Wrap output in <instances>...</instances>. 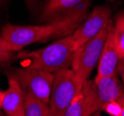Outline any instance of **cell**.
<instances>
[{
    "mask_svg": "<svg viewBox=\"0 0 124 116\" xmlns=\"http://www.w3.org/2000/svg\"><path fill=\"white\" fill-rule=\"evenodd\" d=\"M89 4L90 0L61 20L45 25L6 24L0 33L1 44L7 51L16 53L34 42L70 35L87 17Z\"/></svg>",
    "mask_w": 124,
    "mask_h": 116,
    "instance_id": "obj_1",
    "label": "cell"
},
{
    "mask_svg": "<svg viewBox=\"0 0 124 116\" xmlns=\"http://www.w3.org/2000/svg\"><path fill=\"white\" fill-rule=\"evenodd\" d=\"M74 53L72 36L70 34L39 50L21 51L16 57L22 61V66L55 74L57 71L71 66Z\"/></svg>",
    "mask_w": 124,
    "mask_h": 116,
    "instance_id": "obj_2",
    "label": "cell"
},
{
    "mask_svg": "<svg viewBox=\"0 0 124 116\" xmlns=\"http://www.w3.org/2000/svg\"><path fill=\"white\" fill-rule=\"evenodd\" d=\"M83 85V83L78 78L71 67L56 72L48 103L50 116H64Z\"/></svg>",
    "mask_w": 124,
    "mask_h": 116,
    "instance_id": "obj_3",
    "label": "cell"
},
{
    "mask_svg": "<svg viewBox=\"0 0 124 116\" xmlns=\"http://www.w3.org/2000/svg\"><path fill=\"white\" fill-rule=\"evenodd\" d=\"M112 24L113 22L110 21L108 25L97 35L86 41L75 51L70 67L83 83L88 80L93 70L98 65L105 42Z\"/></svg>",
    "mask_w": 124,
    "mask_h": 116,
    "instance_id": "obj_4",
    "label": "cell"
},
{
    "mask_svg": "<svg viewBox=\"0 0 124 116\" xmlns=\"http://www.w3.org/2000/svg\"><path fill=\"white\" fill-rule=\"evenodd\" d=\"M6 74L18 81L25 95H31L46 104L49 103L54 81L53 73L22 66L21 68L9 69Z\"/></svg>",
    "mask_w": 124,
    "mask_h": 116,
    "instance_id": "obj_5",
    "label": "cell"
},
{
    "mask_svg": "<svg viewBox=\"0 0 124 116\" xmlns=\"http://www.w3.org/2000/svg\"><path fill=\"white\" fill-rule=\"evenodd\" d=\"M112 8L108 5H101L94 7L91 14L71 33L75 51L86 41L96 36L111 21Z\"/></svg>",
    "mask_w": 124,
    "mask_h": 116,
    "instance_id": "obj_6",
    "label": "cell"
},
{
    "mask_svg": "<svg viewBox=\"0 0 124 116\" xmlns=\"http://www.w3.org/2000/svg\"><path fill=\"white\" fill-rule=\"evenodd\" d=\"M119 61V55L114 40V29L112 24L97 65V74L94 78L117 75Z\"/></svg>",
    "mask_w": 124,
    "mask_h": 116,
    "instance_id": "obj_7",
    "label": "cell"
},
{
    "mask_svg": "<svg viewBox=\"0 0 124 116\" xmlns=\"http://www.w3.org/2000/svg\"><path fill=\"white\" fill-rule=\"evenodd\" d=\"M7 76L8 88L5 90L2 109L8 116H25V93L13 76Z\"/></svg>",
    "mask_w": 124,
    "mask_h": 116,
    "instance_id": "obj_8",
    "label": "cell"
},
{
    "mask_svg": "<svg viewBox=\"0 0 124 116\" xmlns=\"http://www.w3.org/2000/svg\"><path fill=\"white\" fill-rule=\"evenodd\" d=\"M93 80L100 111L102 110L104 105L119 100L123 95L124 87L119 80L118 74L100 78H94Z\"/></svg>",
    "mask_w": 124,
    "mask_h": 116,
    "instance_id": "obj_9",
    "label": "cell"
},
{
    "mask_svg": "<svg viewBox=\"0 0 124 116\" xmlns=\"http://www.w3.org/2000/svg\"><path fill=\"white\" fill-rule=\"evenodd\" d=\"M88 0H47L41 13V20L53 22L70 15Z\"/></svg>",
    "mask_w": 124,
    "mask_h": 116,
    "instance_id": "obj_10",
    "label": "cell"
},
{
    "mask_svg": "<svg viewBox=\"0 0 124 116\" xmlns=\"http://www.w3.org/2000/svg\"><path fill=\"white\" fill-rule=\"evenodd\" d=\"M64 116H91L87 100L83 89H81L72 100Z\"/></svg>",
    "mask_w": 124,
    "mask_h": 116,
    "instance_id": "obj_11",
    "label": "cell"
},
{
    "mask_svg": "<svg viewBox=\"0 0 124 116\" xmlns=\"http://www.w3.org/2000/svg\"><path fill=\"white\" fill-rule=\"evenodd\" d=\"M25 116H50L49 106L31 95H25Z\"/></svg>",
    "mask_w": 124,
    "mask_h": 116,
    "instance_id": "obj_12",
    "label": "cell"
},
{
    "mask_svg": "<svg viewBox=\"0 0 124 116\" xmlns=\"http://www.w3.org/2000/svg\"><path fill=\"white\" fill-rule=\"evenodd\" d=\"M114 40L119 52V59L124 58V11L119 12L113 22Z\"/></svg>",
    "mask_w": 124,
    "mask_h": 116,
    "instance_id": "obj_13",
    "label": "cell"
},
{
    "mask_svg": "<svg viewBox=\"0 0 124 116\" xmlns=\"http://www.w3.org/2000/svg\"><path fill=\"white\" fill-rule=\"evenodd\" d=\"M101 111H106L110 116H119L121 112V106L118 101H114L104 105Z\"/></svg>",
    "mask_w": 124,
    "mask_h": 116,
    "instance_id": "obj_14",
    "label": "cell"
},
{
    "mask_svg": "<svg viewBox=\"0 0 124 116\" xmlns=\"http://www.w3.org/2000/svg\"><path fill=\"white\" fill-rule=\"evenodd\" d=\"M14 57H15V53L4 49L0 41V66H4L6 64L9 63L11 60L14 59Z\"/></svg>",
    "mask_w": 124,
    "mask_h": 116,
    "instance_id": "obj_15",
    "label": "cell"
},
{
    "mask_svg": "<svg viewBox=\"0 0 124 116\" xmlns=\"http://www.w3.org/2000/svg\"><path fill=\"white\" fill-rule=\"evenodd\" d=\"M1 2V0H0ZM26 6L28 7V8H30L32 11H35L39 7V0H24Z\"/></svg>",
    "mask_w": 124,
    "mask_h": 116,
    "instance_id": "obj_16",
    "label": "cell"
},
{
    "mask_svg": "<svg viewBox=\"0 0 124 116\" xmlns=\"http://www.w3.org/2000/svg\"><path fill=\"white\" fill-rule=\"evenodd\" d=\"M117 73L121 76L122 84H123V87H124V58L119 59V65H118V68H117Z\"/></svg>",
    "mask_w": 124,
    "mask_h": 116,
    "instance_id": "obj_17",
    "label": "cell"
},
{
    "mask_svg": "<svg viewBox=\"0 0 124 116\" xmlns=\"http://www.w3.org/2000/svg\"><path fill=\"white\" fill-rule=\"evenodd\" d=\"M117 101H119V103L121 106V112H120V115L119 116H124V93L123 95L120 97L119 100H117Z\"/></svg>",
    "mask_w": 124,
    "mask_h": 116,
    "instance_id": "obj_18",
    "label": "cell"
},
{
    "mask_svg": "<svg viewBox=\"0 0 124 116\" xmlns=\"http://www.w3.org/2000/svg\"><path fill=\"white\" fill-rule=\"evenodd\" d=\"M4 94H5V91H3V90H1V89H0V110L2 109V103H3Z\"/></svg>",
    "mask_w": 124,
    "mask_h": 116,
    "instance_id": "obj_19",
    "label": "cell"
},
{
    "mask_svg": "<svg viewBox=\"0 0 124 116\" xmlns=\"http://www.w3.org/2000/svg\"><path fill=\"white\" fill-rule=\"evenodd\" d=\"M0 116H3V115H2V113H1V112H0Z\"/></svg>",
    "mask_w": 124,
    "mask_h": 116,
    "instance_id": "obj_20",
    "label": "cell"
}]
</instances>
